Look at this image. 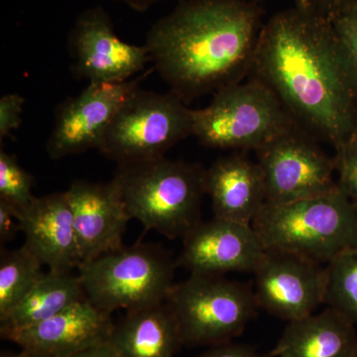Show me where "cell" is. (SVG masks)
Instances as JSON below:
<instances>
[{
    "label": "cell",
    "instance_id": "cell-1",
    "mask_svg": "<svg viewBox=\"0 0 357 357\" xmlns=\"http://www.w3.org/2000/svg\"><path fill=\"white\" fill-rule=\"evenodd\" d=\"M249 77L293 121L335 149L356 134L357 77L333 22L294 7L263 25Z\"/></svg>",
    "mask_w": 357,
    "mask_h": 357
},
{
    "label": "cell",
    "instance_id": "cell-2",
    "mask_svg": "<svg viewBox=\"0 0 357 357\" xmlns=\"http://www.w3.org/2000/svg\"><path fill=\"white\" fill-rule=\"evenodd\" d=\"M252 0H182L147 34L151 62L184 102L243 82L263 28Z\"/></svg>",
    "mask_w": 357,
    "mask_h": 357
},
{
    "label": "cell",
    "instance_id": "cell-3",
    "mask_svg": "<svg viewBox=\"0 0 357 357\" xmlns=\"http://www.w3.org/2000/svg\"><path fill=\"white\" fill-rule=\"evenodd\" d=\"M131 220L145 231L183 238L201 222L206 169L163 158L117 165L114 177Z\"/></svg>",
    "mask_w": 357,
    "mask_h": 357
},
{
    "label": "cell",
    "instance_id": "cell-4",
    "mask_svg": "<svg viewBox=\"0 0 357 357\" xmlns=\"http://www.w3.org/2000/svg\"><path fill=\"white\" fill-rule=\"evenodd\" d=\"M252 227L266 250L292 253L321 265L357 246V211L340 185L321 196L265 204Z\"/></svg>",
    "mask_w": 357,
    "mask_h": 357
},
{
    "label": "cell",
    "instance_id": "cell-5",
    "mask_svg": "<svg viewBox=\"0 0 357 357\" xmlns=\"http://www.w3.org/2000/svg\"><path fill=\"white\" fill-rule=\"evenodd\" d=\"M177 267V260L161 246L137 243L98 256L77 270L86 300L112 314L166 302Z\"/></svg>",
    "mask_w": 357,
    "mask_h": 357
},
{
    "label": "cell",
    "instance_id": "cell-6",
    "mask_svg": "<svg viewBox=\"0 0 357 357\" xmlns=\"http://www.w3.org/2000/svg\"><path fill=\"white\" fill-rule=\"evenodd\" d=\"M296 126L273 91L253 77L220 89L210 105L192 109V136L213 149L256 151Z\"/></svg>",
    "mask_w": 357,
    "mask_h": 357
},
{
    "label": "cell",
    "instance_id": "cell-7",
    "mask_svg": "<svg viewBox=\"0 0 357 357\" xmlns=\"http://www.w3.org/2000/svg\"><path fill=\"white\" fill-rule=\"evenodd\" d=\"M166 303L188 347L231 342L243 335L259 309L250 284L225 275L191 274L175 283Z\"/></svg>",
    "mask_w": 357,
    "mask_h": 357
},
{
    "label": "cell",
    "instance_id": "cell-8",
    "mask_svg": "<svg viewBox=\"0 0 357 357\" xmlns=\"http://www.w3.org/2000/svg\"><path fill=\"white\" fill-rule=\"evenodd\" d=\"M192 135V109L172 91L134 89L103 136L98 151L117 165L163 158Z\"/></svg>",
    "mask_w": 357,
    "mask_h": 357
},
{
    "label": "cell",
    "instance_id": "cell-9",
    "mask_svg": "<svg viewBox=\"0 0 357 357\" xmlns=\"http://www.w3.org/2000/svg\"><path fill=\"white\" fill-rule=\"evenodd\" d=\"M300 126L256 150L266 188V204H282L321 196L337 189L335 157Z\"/></svg>",
    "mask_w": 357,
    "mask_h": 357
},
{
    "label": "cell",
    "instance_id": "cell-10",
    "mask_svg": "<svg viewBox=\"0 0 357 357\" xmlns=\"http://www.w3.org/2000/svg\"><path fill=\"white\" fill-rule=\"evenodd\" d=\"M69 50L73 72L89 83H123L151 62L145 45L126 43L115 34L109 13L100 6L86 9L77 17Z\"/></svg>",
    "mask_w": 357,
    "mask_h": 357
},
{
    "label": "cell",
    "instance_id": "cell-11",
    "mask_svg": "<svg viewBox=\"0 0 357 357\" xmlns=\"http://www.w3.org/2000/svg\"><path fill=\"white\" fill-rule=\"evenodd\" d=\"M146 76L145 73L123 83H89L79 95L59 105L46 143L50 158L63 159L98 150L115 114Z\"/></svg>",
    "mask_w": 357,
    "mask_h": 357
},
{
    "label": "cell",
    "instance_id": "cell-12",
    "mask_svg": "<svg viewBox=\"0 0 357 357\" xmlns=\"http://www.w3.org/2000/svg\"><path fill=\"white\" fill-rule=\"evenodd\" d=\"M258 307L288 323L314 314L325 298V267L278 250H266L255 271Z\"/></svg>",
    "mask_w": 357,
    "mask_h": 357
},
{
    "label": "cell",
    "instance_id": "cell-13",
    "mask_svg": "<svg viewBox=\"0 0 357 357\" xmlns=\"http://www.w3.org/2000/svg\"><path fill=\"white\" fill-rule=\"evenodd\" d=\"M265 252L252 225L213 217L201 220L183 237L177 263L191 274L255 273Z\"/></svg>",
    "mask_w": 357,
    "mask_h": 357
},
{
    "label": "cell",
    "instance_id": "cell-14",
    "mask_svg": "<svg viewBox=\"0 0 357 357\" xmlns=\"http://www.w3.org/2000/svg\"><path fill=\"white\" fill-rule=\"evenodd\" d=\"M112 314L88 300L77 303L52 318L1 335L31 357H70L109 342L114 328Z\"/></svg>",
    "mask_w": 357,
    "mask_h": 357
},
{
    "label": "cell",
    "instance_id": "cell-15",
    "mask_svg": "<svg viewBox=\"0 0 357 357\" xmlns=\"http://www.w3.org/2000/svg\"><path fill=\"white\" fill-rule=\"evenodd\" d=\"M66 192L82 265L123 245L122 238L131 218L114 180L107 183L76 180Z\"/></svg>",
    "mask_w": 357,
    "mask_h": 357
},
{
    "label": "cell",
    "instance_id": "cell-16",
    "mask_svg": "<svg viewBox=\"0 0 357 357\" xmlns=\"http://www.w3.org/2000/svg\"><path fill=\"white\" fill-rule=\"evenodd\" d=\"M24 246L55 273H70L82 265L67 192L39 197L22 213Z\"/></svg>",
    "mask_w": 357,
    "mask_h": 357
},
{
    "label": "cell",
    "instance_id": "cell-17",
    "mask_svg": "<svg viewBox=\"0 0 357 357\" xmlns=\"http://www.w3.org/2000/svg\"><path fill=\"white\" fill-rule=\"evenodd\" d=\"M206 191L213 217L252 225L266 204L264 176L243 153L222 157L206 169Z\"/></svg>",
    "mask_w": 357,
    "mask_h": 357
},
{
    "label": "cell",
    "instance_id": "cell-18",
    "mask_svg": "<svg viewBox=\"0 0 357 357\" xmlns=\"http://www.w3.org/2000/svg\"><path fill=\"white\" fill-rule=\"evenodd\" d=\"M356 326L331 307L290 321L267 357H354Z\"/></svg>",
    "mask_w": 357,
    "mask_h": 357
},
{
    "label": "cell",
    "instance_id": "cell-19",
    "mask_svg": "<svg viewBox=\"0 0 357 357\" xmlns=\"http://www.w3.org/2000/svg\"><path fill=\"white\" fill-rule=\"evenodd\" d=\"M109 342L121 357H176L184 345L166 302L126 311L114 324Z\"/></svg>",
    "mask_w": 357,
    "mask_h": 357
},
{
    "label": "cell",
    "instance_id": "cell-20",
    "mask_svg": "<svg viewBox=\"0 0 357 357\" xmlns=\"http://www.w3.org/2000/svg\"><path fill=\"white\" fill-rule=\"evenodd\" d=\"M86 300L79 275L46 272L24 299L0 319V335L36 325Z\"/></svg>",
    "mask_w": 357,
    "mask_h": 357
},
{
    "label": "cell",
    "instance_id": "cell-21",
    "mask_svg": "<svg viewBox=\"0 0 357 357\" xmlns=\"http://www.w3.org/2000/svg\"><path fill=\"white\" fill-rule=\"evenodd\" d=\"M44 265L24 245L0 251V319L24 299L46 272Z\"/></svg>",
    "mask_w": 357,
    "mask_h": 357
},
{
    "label": "cell",
    "instance_id": "cell-22",
    "mask_svg": "<svg viewBox=\"0 0 357 357\" xmlns=\"http://www.w3.org/2000/svg\"><path fill=\"white\" fill-rule=\"evenodd\" d=\"M325 271L324 304L357 326V246L335 256Z\"/></svg>",
    "mask_w": 357,
    "mask_h": 357
},
{
    "label": "cell",
    "instance_id": "cell-23",
    "mask_svg": "<svg viewBox=\"0 0 357 357\" xmlns=\"http://www.w3.org/2000/svg\"><path fill=\"white\" fill-rule=\"evenodd\" d=\"M34 178L20 165L14 155L0 150V201L23 213L34 202Z\"/></svg>",
    "mask_w": 357,
    "mask_h": 357
},
{
    "label": "cell",
    "instance_id": "cell-24",
    "mask_svg": "<svg viewBox=\"0 0 357 357\" xmlns=\"http://www.w3.org/2000/svg\"><path fill=\"white\" fill-rule=\"evenodd\" d=\"M337 183L357 211V135L335 149Z\"/></svg>",
    "mask_w": 357,
    "mask_h": 357
},
{
    "label": "cell",
    "instance_id": "cell-25",
    "mask_svg": "<svg viewBox=\"0 0 357 357\" xmlns=\"http://www.w3.org/2000/svg\"><path fill=\"white\" fill-rule=\"evenodd\" d=\"M333 25L357 77V8L340 14Z\"/></svg>",
    "mask_w": 357,
    "mask_h": 357
},
{
    "label": "cell",
    "instance_id": "cell-26",
    "mask_svg": "<svg viewBox=\"0 0 357 357\" xmlns=\"http://www.w3.org/2000/svg\"><path fill=\"white\" fill-rule=\"evenodd\" d=\"M24 98L18 93H7L0 100V141L20 128Z\"/></svg>",
    "mask_w": 357,
    "mask_h": 357
},
{
    "label": "cell",
    "instance_id": "cell-27",
    "mask_svg": "<svg viewBox=\"0 0 357 357\" xmlns=\"http://www.w3.org/2000/svg\"><path fill=\"white\" fill-rule=\"evenodd\" d=\"M296 7L333 22L337 16L357 8V0H295Z\"/></svg>",
    "mask_w": 357,
    "mask_h": 357
},
{
    "label": "cell",
    "instance_id": "cell-28",
    "mask_svg": "<svg viewBox=\"0 0 357 357\" xmlns=\"http://www.w3.org/2000/svg\"><path fill=\"white\" fill-rule=\"evenodd\" d=\"M22 213L10 204L0 201V244L13 241L18 232L22 231Z\"/></svg>",
    "mask_w": 357,
    "mask_h": 357
},
{
    "label": "cell",
    "instance_id": "cell-29",
    "mask_svg": "<svg viewBox=\"0 0 357 357\" xmlns=\"http://www.w3.org/2000/svg\"><path fill=\"white\" fill-rule=\"evenodd\" d=\"M197 357H267L262 356L252 345L231 342L210 347L208 351Z\"/></svg>",
    "mask_w": 357,
    "mask_h": 357
},
{
    "label": "cell",
    "instance_id": "cell-30",
    "mask_svg": "<svg viewBox=\"0 0 357 357\" xmlns=\"http://www.w3.org/2000/svg\"><path fill=\"white\" fill-rule=\"evenodd\" d=\"M70 357H121L110 342L96 345Z\"/></svg>",
    "mask_w": 357,
    "mask_h": 357
},
{
    "label": "cell",
    "instance_id": "cell-31",
    "mask_svg": "<svg viewBox=\"0 0 357 357\" xmlns=\"http://www.w3.org/2000/svg\"><path fill=\"white\" fill-rule=\"evenodd\" d=\"M115 1L121 2L128 6L129 8L138 11V13H144L150 7L159 3V2L165 1V0H115Z\"/></svg>",
    "mask_w": 357,
    "mask_h": 357
},
{
    "label": "cell",
    "instance_id": "cell-32",
    "mask_svg": "<svg viewBox=\"0 0 357 357\" xmlns=\"http://www.w3.org/2000/svg\"><path fill=\"white\" fill-rule=\"evenodd\" d=\"M0 357H31L29 354H26L25 351H21L20 352H13L9 351H2L0 354Z\"/></svg>",
    "mask_w": 357,
    "mask_h": 357
},
{
    "label": "cell",
    "instance_id": "cell-33",
    "mask_svg": "<svg viewBox=\"0 0 357 357\" xmlns=\"http://www.w3.org/2000/svg\"><path fill=\"white\" fill-rule=\"evenodd\" d=\"M354 357H357V351L356 352V354H354Z\"/></svg>",
    "mask_w": 357,
    "mask_h": 357
},
{
    "label": "cell",
    "instance_id": "cell-34",
    "mask_svg": "<svg viewBox=\"0 0 357 357\" xmlns=\"http://www.w3.org/2000/svg\"><path fill=\"white\" fill-rule=\"evenodd\" d=\"M356 134L357 135V124H356Z\"/></svg>",
    "mask_w": 357,
    "mask_h": 357
}]
</instances>
